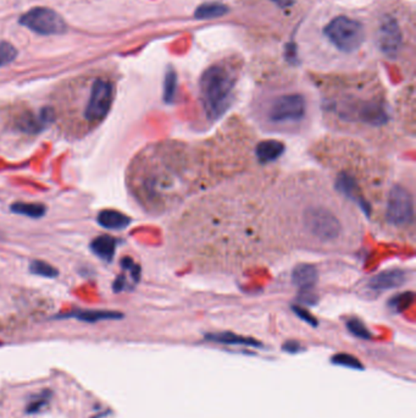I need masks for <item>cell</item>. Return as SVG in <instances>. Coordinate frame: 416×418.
Returning <instances> with one entry per match:
<instances>
[{"label":"cell","mask_w":416,"mask_h":418,"mask_svg":"<svg viewBox=\"0 0 416 418\" xmlns=\"http://www.w3.org/2000/svg\"><path fill=\"white\" fill-rule=\"evenodd\" d=\"M306 99L301 94H285L275 98L268 108V118L271 122H294L304 118Z\"/></svg>","instance_id":"cell-7"},{"label":"cell","mask_w":416,"mask_h":418,"mask_svg":"<svg viewBox=\"0 0 416 418\" xmlns=\"http://www.w3.org/2000/svg\"><path fill=\"white\" fill-rule=\"evenodd\" d=\"M356 115L359 120L371 126H382L389 121L386 103L379 98H371L358 104Z\"/></svg>","instance_id":"cell-9"},{"label":"cell","mask_w":416,"mask_h":418,"mask_svg":"<svg viewBox=\"0 0 416 418\" xmlns=\"http://www.w3.org/2000/svg\"><path fill=\"white\" fill-rule=\"evenodd\" d=\"M176 87H177V77L174 71H169L165 77V84H164V101L167 103H171L175 98Z\"/></svg>","instance_id":"cell-25"},{"label":"cell","mask_w":416,"mask_h":418,"mask_svg":"<svg viewBox=\"0 0 416 418\" xmlns=\"http://www.w3.org/2000/svg\"><path fill=\"white\" fill-rule=\"evenodd\" d=\"M205 339L218 344L226 345H242V346H250V348H260L261 343L253 338H247L242 335H237L231 331H222V333H210L205 335Z\"/></svg>","instance_id":"cell-14"},{"label":"cell","mask_w":416,"mask_h":418,"mask_svg":"<svg viewBox=\"0 0 416 418\" xmlns=\"http://www.w3.org/2000/svg\"><path fill=\"white\" fill-rule=\"evenodd\" d=\"M30 272L34 275L44 277V278H56L59 275V270L56 267L46 263L44 260H34L30 263Z\"/></svg>","instance_id":"cell-21"},{"label":"cell","mask_w":416,"mask_h":418,"mask_svg":"<svg viewBox=\"0 0 416 418\" xmlns=\"http://www.w3.org/2000/svg\"><path fill=\"white\" fill-rule=\"evenodd\" d=\"M347 328L349 331H351V334L356 336V338H359V339H371L370 330L366 328V325L360 321V319H358V318H351V319H348L347 322Z\"/></svg>","instance_id":"cell-23"},{"label":"cell","mask_w":416,"mask_h":418,"mask_svg":"<svg viewBox=\"0 0 416 418\" xmlns=\"http://www.w3.org/2000/svg\"><path fill=\"white\" fill-rule=\"evenodd\" d=\"M293 312L296 313L297 316L301 318V321L306 322L308 324L313 325V327H316V325L319 324L318 321H316V318L309 311H306V308H303V307L293 306Z\"/></svg>","instance_id":"cell-28"},{"label":"cell","mask_w":416,"mask_h":418,"mask_svg":"<svg viewBox=\"0 0 416 418\" xmlns=\"http://www.w3.org/2000/svg\"><path fill=\"white\" fill-rule=\"evenodd\" d=\"M10 210L15 214L25 215L28 218L41 219L46 213V207L42 203H27V202H15L10 205Z\"/></svg>","instance_id":"cell-18"},{"label":"cell","mask_w":416,"mask_h":418,"mask_svg":"<svg viewBox=\"0 0 416 418\" xmlns=\"http://www.w3.org/2000/svg\"><path fill=\"white\" fill-rule=\"evenodd\" d=\"M19 23L42 36L63 34L67 31L65 20L49 8H33L20 18Z\"/></svg>","instance_id":"cell-6"},{"label":"cell","mask_w":416,"mask_h":418,"mask_svg":"<svg viewBox=\"0 0 416 418\" xmlns=\"http://www.w3.org/2000/svg\"><path fill=\"white\" fill-rule=\"evenodd\" d=\"M98 224L109 230H124L131 224L130 217L115 209H103L97 217Z\"/></svg>","instance_id":"cell-13"},{"label":"cell","mask_w":416,"mask_h":418,"mask_svg":"<svg viewBox=\"0 0 416 418\" xmlns=\"http://www.w3.org/2000/svg\"><path fill=\"white\" fill-rule=\"evenodd\" d=\"M304 227L321 242L336 240L341 234L342 225L336 214L325 207H310L304 213Z\"/></svg>","instance_id":"cell-4"},{"label":"cell","mask_w":416,"mask_h":418,"mask_svg":"<svg viewBox=\"0 0 416 418\" xmlns=\"http://www.w3.org/2000/svg\"><path fill=\"white\" fill-rule=\"evenodd\" d=\"M116 243L117 242H116L114 237L109 236V235H102V236L96 237L91 242V250L100 260L111 262L114 258V255H115Z\"/></svg>","instance_id":"cell-16"},{"label":"cell","mask_w":416,"mask_h":418,"mask_svg":"<svg viewBox=\"0 0 416 418\" xmlns=\"http://www.w3.org/2000/svg\"><path fill=\"white\" fill-rule=\"evenodd\" d=\"M332 363L344 366V367L354 368V369H363V365L358 358L348 355V353H337L332 357Z\"/></svg>","instance_id":"cell-26"},{"label":"cell","mask_w":416,"mask_h":418,"mask_svg":"<svg viewBox=\"0 0 416 418\" xmlns=\"http://www.w3.org/2000/svg\"><path fill=\"white\" fill-rule=\"evenodd\" d=\"M114 84L108 79L94 80L91 87L87 106L84 108V119L89 124L102 122L110 112L114 102Z\"/></svg>","instance_id":"cell-5"},{"label":"cell","mask_w":416,"mask_h":418,"mask_svg":"<svg viewBox=\"0 0 416 418\" xmlns=\"http://www.w3.org/2000/svg\"><path fill=\"white\" fill-rule=\"evenodd\" d=\"M318 270L314 265H297L293 273H292V280L297 288L301 289V291H308L314 288L318 283Z\"/></svg>","instance_id":"cell-12"},{"label":"cell","mask_w":416,"mask_h":418,"mask_svg":"<svg viewBox=\"0 0 416 418\" xmlns=\"http://www.w3.org/2000/svg\"><path fill=\"white\" fill-rule=\"evenodd\" d=\"M231 59L215 63L204 71L199 81V91L204 110L209 120H218L226 112L237 79L238 68Z\"/></svg>","instance_id":"cell-1"},{"label":"cell","mask_w":416,"mask_h":418,"mask_svg":"<svg viewBox=\"0 0 416 418\" xmlns=\"http://www.w3.org/2000/svg\"><path fill=\"white\" fill-rule=\"evenodd\" d=\"M407 27L398 18L397 10L384 11L376 19L375 38L376 44L384 56L397 59L407 46Z\"/></svg>","instance_id":"cell-2"},{"label":"cell","mask_w":416,"mask_h":418,"mask_svg":"<svg viewBox=\"0 0 416 418\" xmlns=\"http://www.w3.org/2000/svg\"><path fill=\"white\" fill-rule=\"evenodd\" d=\"M49 395L51 394H49L48 391H44L42 394H38L36 398H33V400L30 401V404H28L27 406L28 414H34V412L41 411L43 406L48 404V401H49Z\"/></svg>","instance_id":"cell-27"},{"label":"cell","mask_w":416,"mask_h":418,"mask_svg":"<svg viewBox=\"0 0 416 418\" xmlns=\"http://www.w3.org/2000/svg\"><path fill=\"white\" fill-rule=\"evenodd\" d=\"M122 317H124L122 313L115 311H76L69 313L67 316L63 318H76L79 321L96 323V322L108 321V319H121Z\"/></svg>","instance_id":"cell-17"},{"label":"cell","mask_w":416,"mask_h":418,"mask_svg":"<svg viewBox=\"0 0 416 418\" xmlns=\"http://www.w3.org/2000/svg\"><path fill=\"white\" fill-rule=\"evenodd\" d=\"M414 218V202L410 192L403 186H394L389 191L386 219L394 227L410 223Z\"/></svg>","instance_id":"cell-8"},{"label":"cell","mask_w":416,"mask_h":418,"mask_svg":"<svg viewBox=\"0 0 416 418\" xmlns=\"http://www.w3.org/2000/svg\"><path fill=\"white\" fill-rule=\"evenodd\" d=\"M324 32L330 42L344 53L358 51L365 42V27L358 20L347 16L331 20Z\"/></svg>","instance_id":"cell-3"},{"label":"cell","mask_w":416,"mask_h":418,"mask_svg":"<svg viewBox=\"0 0 416 418\" xmlns=\"http://www.w3.org/2000/svg\"><path fill=\"white\" fill-rule=\"evenodd\" d=\"M228 11V8L225 5L218 4V3H208L199 6L195 11V18L200 20L215 19V18H221Z\"/></svg>","instance_id":"cell-19"},{"label":"cell","mask_w":416,"mask_h":418,"mask_svg":"<svg viewBox=\"0 0 416 418\" xmlns=\"http://www.w3.org/2000/svg\"><path fill=\"white\" fill-rule=\"evenodd\" d=\"M408 279V273L405 270L394 268V270H384L377 275H375L368 283L369 289L376 290V291H384V290H391V289H397L405 284Z\"/></svg>","instance_id":"cell-10"},{"label":"cell","mask_w":416,"mask_h":418,"mask_svg":"<svg viewBox=\"0 0 416 418\" xmlns=\"http://www.w3.org/2000/svg\"><path fill=\"white\" fill-rule=\"evenodd\" d=\"M336 187L339 192H342L343 195L347 196L348 198L354 201L356 205L360 207L361 210L365 213L366 217H370L371 207L369 202L361 196L358 184H356V179L351 177L349 174L342 172L339 174L336 182Z\"/></svg>","instance_id":"cell-11"},{"label":"cell","mask_w":416,"mask_h":418,"mask_svg":"<svg viewBox=\"0 0 416 418\" xmlns=\"http://www.w3.org/2000/svg\"><path fill=\"white\" fill-rule=\"evenodd\" d=\"M283 350H285L286 353H299V350H301V344L297 343V341L291 340V341H287L286 344L283 345Z\"/></svg>","instance_id":"cell-30"},{"label":"cell","mask_w":416,"mask_h":418,"mask_svg":"<svg viewBox=\"0 0 416 418\" xmlns=\"http://www.w3.org/2000/svg\"><path fill=\"white\" fill-rule=\"evenodd\" d=\"M43 125H44V122L41 119V116H34L33 114H30V113L23 114L16 120V126L19 127L20 130L23 131V132H28V134L39 132V131L42 130Z\"/></svg>","instance_id":"cell-20"},{"label":"cell","mask_w":416,"mask_h":418,"mask_svg":"<svg viewBox=\"0 0 416 418\" xmlns=\"http://www.w3.org/2000/svg\"><path fill=\"white\" fill-rule=\"evenodd\" d=\"M16 56H18V51L11 43L5 42V41L0 42V68L13 63L16 59Z\"/></svg>","instance_id":"cell-24"},{"label":"cell","mask_w":416,"mask_h":418,"mask_svg":"<svg viewBox=\"0 0 416 418\" xmlns=\"http://www.w3.org/2000/svg\"><path fill=\"white\" fill-rule=\"evenodd\" d=\"M285 152V144L276 139H266L256 146L255 154L261 163L273 162L280 158Z\"/></svg>","instance_id":"cell-15"},{"label":"cell","mask_w":416,"mask_h":418,"mask_svg":"<svg viewBox=\"0 0 416 418\" xmlns=\"http://www.w3.org/2000/svg\"><path fill=\"white\" fill-rule=\"evenodd\" d=\"M301 298V301L303 302V303L309 305V306L315 305V303H316V300H318V298H316L314 293H311L310 290H308V291H303V293H301V298Z\"/></svg>","instance_id":"cell-29"},{"label":"cell","mask_w":416,"mask_h":418,"mask_svg":"<svg viewBox=\"0 0 416 418\" xmlns=\"http://www.w3.org/2000/svg\"><path fill=\"white\" fill-rule=\"evenodd\" d=\"M412 302H414V293L407 291V293H398V295L391 298L389 306L394 312L399 313V312L405 311L408 307H410Z\"/></svg>","instance_id":"cell-22"}]
</instances>
